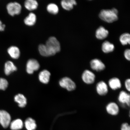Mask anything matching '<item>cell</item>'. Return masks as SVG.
I'll return each instance as SVG.
<instances>
[{"label": "cell", "instance_id": "obj_1", "mask_svg": "<svg viewBox=\"0 0 130 130\" xmlns=\"http://www.w3.org/2000/svg\"><path fill=\"white\" fill-rule=\"evenodd\" d=\"M39 52L41 56L48 57L54 56L61 50L60 44L56 37H50L45 44H40L38 47Z\"/></svg>", "mask_w": 130, "mask_h": 130}, {"label": "cell", "instance_id": "obj_2", "mask_svg": "<svg viewBox=\"0 0 130 130\" xmlns=\"http://www.w3.org/2000/svg\"><path fill=\"white\" fill-rule=\"evenodd\" d=\"M118 11L115 8L111 9H103L99 14V17L105 22L111 23L118 19Z\"/></svg>", "mask_w": 130, "mask_h": 130}, {"label": "cell", "instance_id": "obj_3", "mask_svg": "<svg viewBox=\"0 0 130 130\" xmlns=\"http://www.w3.org/2000/svg\"><path fill=\"white\" fill-rule=\"evenodd\" d=\"M59 84L61 87L69 91H74L76 89L75 83L69 77H65L62 78L59 81Z\"/></svg>", "mask_w": 130, "mask_h": 130}, {"label": "cell", "instance_id": "obj_4", "mask_svg": "<svg viewBox=\"0 0 130 130\" xmlns=\"http://www.w3.org/2000/svg\"><path fill=\"white\" fill-rule=\"evenodd\" d=\"M6 9L9 15L14 16L20 13L22 7L21 5L19 3L11 2L7 5Z\"/></svg>", "mask_w": 130, "mask_h": 130}, {"label": "cell", "instance_id": "obj_5", "mask_svg": "<svg viewBox=\"0 0 130 130\" xmlns=\"http://www.w3.org/2000/svg\"><path fill=\"white\" fill-rule=\"evenodd\" d=\"M9 114L4 110H0V124L4 128H7L11 122Z\"/></svg>", "mask_w": 130, "mask_h": 130}, {"label": "cell", "instance_id": "obj_6", "mask_svg": "<svg viewBox=\"0 0 130 130\" xmlns=\"http://www.w3.org/2000/svg\"><path fill=\"white\" fill-rule=\"evenodd\" d=\"M81 78L83 81L86 84H91L95 82V76L92 71L86 70L82 73Z\"/></svg>", "mask_w": 130, "mask_h": 130}, {"label": "cell", "instance_id": "obj_7", "mask_svg": "<svg viewBox=\"0 0 130 130\" xmlns=\"http://www.w3.org/2000/svg\"><path fill=\"white\" fill-rule=\"evenodd\" d=\"M40 67L39 63L36 60L30 59L27 62L26 71L29 74H32L34 71L38 70Z\"/></svg>", "mask_w": 130, "mask_h": 130}, {"label": "cell", "instance_id": "obj_8", "mask_svg": "<svg viewBox=\"0 0 130 130\" xmlns=\"http://www.w3.org/2000/svg\"><path fill=\"white\" fill-rule=\"evenodd\" d=\"M91 68L94 71L100 72L105 69V65L100 60L94 59L92 60L90 62Z\"/></svg>", "mask_w": 130, "mask_h": 130}, {"label": "cell", "instance_id": "obj_9", "mask_svg": "<svg viewBox=\"0 0 130 130\" xmlns=\"http://www.w3.org/2000/svg\"><path fill=\"white\" fill-rule=\"evenodd\" d=\"M96 89L99 95L104 96L108 93V85L104 81H101L96 84Z\"/></svg>", "mask_w": 130, "mask_h": 130}, {"label": "cell", "instance_id": "obj_10", "mask_svg": "<svg viewBox=\"0 0 130 130\" xmlns=\"http://www.w3.org/2000/svg\"><path fill=\"white\" fill-rule=\"evenodd\" d=\"M106 111L110 115L116 116L119 112V108L117 104L115 102H110L107 105L106 108Z\"/></svg>", "mask_w": 130, "mask_h": 130}, {"label": "cell", "instance_id": "obj_11", "mask_svg": "<svg viewBox=\"0 0 130 130\" xmlns=\"http://www.w3.org/2000/svg\"><path fill=\"white\" fill-rule=\"evenodd\" d=\"M118 99L120 103L130 106V95L125 91H122L120 92Z\"/></svg>", "mask_w": 130, "mask_h": 130}, {"label": "cell", "instance_id": "obj_12", "mask_svg": "<svg viewBox=\"0 0 130 130\" xmlns=\"http://www.w3.org/2000/svg\"><path fill=\"white\" fill-rule=\"evenodd\" d=\"M108 85L112 90H115L121 88L122 84L121 80L118 78L113 77L108 81Z\"/></svg>", "mask_w": 130, "mask_h": 130}, {"label": "cell", "instance_id": "obj_13", "mask_svg": "<svg viewBox=\"0 0 130 130\" xmlns=\"http://www.w3.org/2000/svg\"><path fill=\"white\" fill-rule=\"evenodd\" d=\"M109 34L108 31L104 27L100 26L97 29L95 32V36L97 39L103 40L106 38Z\"/></svg>", "mask_w": 130, "mask_h": 130}, {"label": "cell", "instance_id": "obj_14", "mask_svg": "<svg viewBox=\"0 0 130 130\" xmlns=\"http://www.w3.org/2000/svg\"><path fill=\"white\" fill-rule=\"evenodd\" d=\"M8 53L11 58L17 59L20 56V52L19 48L16 46H11L8 48Z\"/></svg>", "mask_w": 130, "mask_h": 130}, {"label": "cell", "instance_id": "obj_15", "mask_svg": "<svg viewBox=\"0 0 130 130\" xmlns=\"http://www.w3.org/2000/svg\"><path fill=\"white\" fill-rule=\"evenodd\" d=\"M77 4V2L75 0H63L61 2L62 7L65 10L68 11L72 10L74 6Z\"/></svg>", "mask_w": 130, "mask_h": 130}, {"label": "cell", "instance_id": "obj_16", "mask_svg": "<svg viewBox=\"0 0 130 130\" xmlns=\"http://www.w3.org/2000/svg\"><path fill=\"white\" fill-rule=\"evenodd\" d=\"M50 73L47 70H44L39 74V78L41 82L43 84H47L49 81Z\"/></svg>", "mask_w": 130, "mask_h": 130}, {"label": "cell", "instance_id": "obj_17", "mask_svg": "<svg viewBox=\"0 0 130 130\" xmlns=\"http://www.w3.org/2000/svg\"><path fill=\"white\" fill-rule=\"evenodd\" d=\"M17 68L12 61H8L5 65V73L6 75L10 74L11 73L17 70Z\"/></svg>", "mask_w": 130, "mask_h": 130}, {"label": "cell", "instance_id": "obj_18", "mask_svg": "<svg viewBox=\"0 0 130 130\" xmlns=\"http://www.w3.org/2000/svg\"><path fill=\"white\" fill-rule=\"evenodd\" d=\"M37 21V17L35 14L30 13L24 19V23L26 25L28 26H33Z\"/></svg>", "mask_w": 130, "mask_h": 130}, {"label": "cell", "instance_id": "obj_19", "mask_svg": "<svg viewBox=\"0 0 130 130\" xmlns=\"http://www.w3.org/2000/svg\"><path fill=\"white\" fill-rule=\"evenodd\" d=\"M38 6V2L35 0H27L24 3V6L29 11L36 9Z\"/></svg>", "mask_w": 130, "mask_h": 130}, {"label": "cell", "instance_id": "obj_20", "mask_svg": "<svg viewBox=\"0 0 130 130\" xmlns=\"http://www.w3.org/2000/svg\"><path fill=\"white\" fill-rule=\"evenodd\" d=\"M14 101L18 104L19 107L23 108L27 104V99L22 94H19L16 95L14 98Z\"/></svg>", "mask_w": 130, "mask_h": 130}, {"label": "cell", "instance_id": "obj_21", "mask_svg": "<svg viewBox=\"0 0 130 130\" xmlns=\"http://www.w3.org/2000/svg\"><path fill=\"white\" fill-rule=\"evenodd\" d=\"M10 126L12 130H19L23 127L24 124L22 120L18 119L11 122Z\"/></svg>", "mask_w": 130, "mask_h": 130}, {"label": "cell", "instance_id": "obj_22", "mask_svg": "<svg viewBox=\"0 0 130 130\" xmlns=\"http://www.w3.org/2000/svg\"><path fill=\"white\" fill-rule=\"evenodd\" d=\"M24 125L27 130H35L37 127L35 120L31 118H28L26 120Z\"/></svg>", "mask_w": 130, "mask_h": 130}, {"label": "cell", "instance_id": "obj_23", "mask_svg": "<svg viewBox=\"0 0 130 130\" xmlns=\"http://www.w3.org/2000/svg\"><path fill=\"white\" fill-rule=\"evenodd\" d=\"M102 48L103 52L108 53L111 52L113 51L115 49V46L113 44L106 41L102 44Z\"/></svg>", "mask_w": 130, "mask_h": 130}, {"label": "cell", "instance_id": "obj_24", "mask_svg": "<svg viewBox=\"0 0 130 130\" xmlns=\"http://www.w3.org/2000/svg\"><path fill=\"white\" fill-rule=\"evenodd\" d=\"M120 41L123 45L129 44L130 43V35L128 33H125L122 35L120 37Z\"/></svg>", "mask_w": 130, "mask_h": 130}, {"label": "cell", "instance_id": "obj_25", "mask_svg": "<svg viewBox=\"0 0 130 130\" xmlns=\"http://www.w3.org/2000/svg\"><path fill=\"white\" fill-rule=\"evenodd\" d=\"M47 10L48 12L53 14H56L59 12V8L57 5L54 4H50L48 5Z\"/></svg>", "mask_w": 130, "mask_h": 130}, {"label": "cell", "instance_id": "obj_26", "mask_svg": "<svg viewBox=\"0 0 130 130\" xmlns=\"http://www.w3.org/2000/svg\"><path fill=\"white\" fill-rule=\"evenodd\" d=\"M8 85V83L6 79L3 78H0V90H5Z\"/></svg>", "mask_w": 130, "mask_h": 130}, {"label": "cell", "instance_id": "obj_27", "mask_svg": "<svg viewBox=\"0 0 130 130\" xmlns=\"http://www.w3.org/2000/svg\"><path fill=\"white\" fill-rule=\"evenodd\" d=\"M121 130H130V126L128 123H124L121 125Z\"/></svg>", "mask_w": 130, "mask_h": 130}, {"label": "cell", "instance_id": "obj_28", "mask_svg": "<svg viewBox=\"0 0 130 130\" xmlns=\"http://www.w3.org/2000/svg\"><path fill=\"white\" fill-rule=\"evenodd\" d=\"M125 86L126 89L128 91H130V79H127L125 82Z\"/></svg>", "mask_w": 130, "mask_h": 130}, {"label": "cell", "instance_id": "obj_29", "mask_svg": "<svg viewBox=\"0 0 130 130\" xmlns=\"http://www.w3.org/2000/svg\"><path fill=\"white\" fill-rule=\"evenodd\" d=\"M124 56L126 59L128 61L130 60V50L129 49L125 50L124 52Z\"/></svg>", "mask_w": 130, "mask_h": 130}, {"label": "cell", "instance_id": "obj_30", "mask_svg": "<svg viewBox=\"0 0 130 130\" xmlns=\"http://www.w3.org/2000/svg\"><path fill=\"white\" fill-rule=\"evenodd\" d=\"M5 27L6 26L5 24H3L2 22L0 20V31H4Z\"/></svg>", "mask_w": 130, "mask_h": 130}]
</instances>
